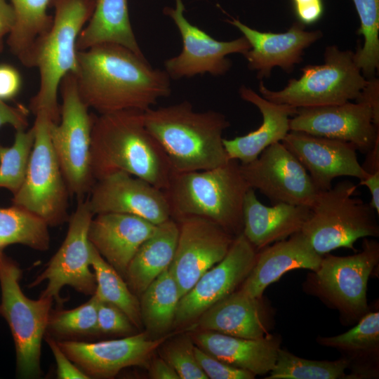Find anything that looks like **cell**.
<instances>
[{
	"label": "cell",
	"mask_w": 379,
	"mask_h": 379,
	"mask_svg": "<svg viewBox=\"0 0 379 379\" xmlns=\"http://www.w3.org/2000/svg\"><path fill=\"white\" fill-rule=\"evenodd\" d=\"M74 73L79 94L99 114L126 109L146 111L171 93V78L145 56L117 44L77 51Z\"/></svg>",
	"instance_id": "obj_1"
},
{
	"label": "cell",
	"mask_w": 379,
	"mask_h": 379,
	"mask_svg": "<svg viewBox=\"0 0 379 379\" xmlns=\"http://www.w3.org/2000/svg\"><path fill=\"white\" fill-rule=\"evenodd\" d=\"M93 214L86 200L80 199L69 218L66 237L47 267L29 284L32 288L46 281L41 296L61 305L60 293L66 286L84 295H93L96 288L95 274L91 265L92 244L88 232Z\"/></svg>",
	"instance_id": "obj_12"
},
{
	"label": "cell",
	"mask_w": 379,
	"mask_h": 379,
	"mask_svg": "<svg viewBox=\"0 0 379 379\" xmlns=\"http://www.w3.org/2000/svg\"><path fill=\"white\" fill-rule=\"evenodd\" d=\"M59 91L60 118L51 124V139L69 194L80 199L95 182L91 168L93 116L79 94L73 73L65 76Z\"/></svg>",
	"instance_id": "obj_11"
},
{
	"label": "cell",
	"mask_w": 379,
	"mask_h": 379,
	"mask_svg": "<svg viewBox=\"0 0 379 379\" xmlns=\"http://www.w3.org/2000/svg\"><path fill=\"white\" fill-rule=\"evenodd\" d=\"M105 43L124 46L144 56L131 27L128 0H96L93 12L79 35L77 49Z\"/></svg>",
	"instance_id": "obj_30"
},
{
	"label": "cell",
	"mask_w": 379,
	"mask_h": 379,
	"mask_svg": "<svg viewBox=\"0 0 379 379\" xmlns=\"http://www.w3.org/2000/svg\"><path fill=\"white\" fill-rule=\"evenodd\" d=\"M350 361L342 357L335 361H317L301 358L286 350H278L276 363L265 379H343L348 378L345 370Z\"/></svg>",
	"instance_id": "obj_35"
},
{
	"label": "cell",
	"mask_w": 379,
	"mask_h": 379,
	"mask_svg": "<svg viewBox=\"0 0 379 379\" xmlns=\"http://www.w3.org/2000/svg\"><path fill=\"white\" fill-rule=\"evenodd\" d=\"M178 233L177 221L170 218L157 225L154 232L140 245L124 276L132 292L141 295L169 267L174 257Z\"/></svg>",
	"instance_id": "obj_29"
},
{
	"label": "cell",
	"mask_w": 379,
	"mask_h": 379,
	"mask_svg": "<svg viewBox=\"0 0 379 379\" xmlns=\"http://www.w3.org/2000/svg\"><path fill=\"white\" fill-rule=\"evenodd\" d=\"M180 299L177 283L168 267L141 294L142 322L147 331L156 334L167 332L174 324Z\"/></svg>",
	"instance_id": "obj_31"
},
{
	"label": "cell",
	"mask_w": 379,
	"mask_h": 379,
	"mask_svg": "<svg viewBox=\"0 0 379 379\" xmlns=\"http://www.w3.org/2000/svg\"><path fill=\"white\" fill-rule=\"evenodd\" d=\"M176 333L150 338L147 333L95 343L57 340L68 357L90 378H110L122 369L146 366L154 351Z\"/></svg>",
	"instance_id": "obj_18"
},
{
	"label": "cell",
	"mask_w": 379,
	"mask_h": 379,
	"mask_svg": "<svg viewBox=\"0 0 379 379\" xmlns=\"http://www.w3.org/2000/svg\"><path fill=\"white\" fill-rule=\"evenodd\" d=\"M298 21L304 25L318 22L324 13L322 0H291Z\"/></svg>",
	"instance_id": "obj_44"
},
{
	"label": "cell",
	"mask_w": 379,
	"mask_h": 379,
	"mask_svg": "<svg viewBox=\"0 0 379 379\" xmlns=\"http://www.w3.org/2000/svg\"><path fill=\"white\" fill-rule=\"evenodd\" d=\"M379 262V243L364 239L362 251L347 256L323 255L318 269L308 274L304 289L338 310L347 321L368 312L367 284Z\"/></svg>",
	"instance_id": "obj_9"
},
{
	"label": "cell",
	"mask_w": 379,
	"mask_h": 379,
	"mask_svg": "<svg viewBox=\"0 0 379 379\" xmlns=\"http://www.w3.org/2000/svg\"><path fill=\"white\" fill-rule=\"evenodd\" d=\"M321 65L302 68L299 79H291L280 91L268 89L260 81L259 91L264 98L296 108L339 105L357 100L368 83L354 59V52L328 46Z\"/></svg>",
	"instance_id": "obj_7"
},
{
	"label": "cell",
	"mask_w": 379,
	"mask_h": 379,
	"mask_svg": "<svg viewBox=\"0 0 379 379\" xmlns=\"http://www.w3.org/2000/svg\"><path fill=\"white\" fill-rule=\"evenodd\" d=\"M164 346L163 359L175 371L180 379H208L199 365L191 338L182 336Z\"/></svg>",
	"instance_id": "obj_39"
},
{
	"label": "cell",
	"mask_w": 379,
	"mask_h": 379,
	"mask_svg": "<svg viewBox=\"0 0 379 379\" xmlns=\"http://www.w3.org/2000/svg\"><path fill=\"white\" fill-rule=\"evenodd\" d=\"M239 93L242 100L258 107L262 121L256 130L245 135L223 138V145L230 159L247 164L270 145L282 141L290 131V117L296 113L297 108L271 102L245 86L239 88Z\"/></svg>",
	"instance_id": "obj_25"
},
{
	"label": "cell",
	"mask_w": 379,
	"mask_h": 379,
	"mask_svg": "<svg viewBox=\"0 0 379 379\" xmlns=\"http://www.w3.org/2000/svg\"><path fill=\"white\" fill-rule=\"evenodd\" d=\"M45 340L48 345L56 362L57 378L59 379H88L90 378L62 351L58 341L46 333Z\"/></svg>",
	"instance_id": "obj_42"
},
{
	"label": "cell",
	"mask_w": 379,
	"mask_h": 379,
	"mask_svg": "<svg viewBox=\"0 0 379 379\" xmlns=\"http://www.w3.org/2000/svg\"><path fill=\"white\" fill-rule=\"evenodd\" d=\"M21 86L22 79L18 69L8 64H0V100L15 98Z\"/></svg>",
	"instance_id": "obj_43"
},
{
	"label": "cell",
	"mask_w": 379,
	"mask_h": 379,
	"mask_svg": "<svg viewBox=\"0 0 379 379\" xmlns=\"http://www.w3.org/2000/svg\"><path fill=\"white\" fill-rule=\"evenodd\" d=\"M196 359L211 379H253L255 375L249 371L232 366L204 351L197 345L194 346Z\"/></svg>",
	"instance_id": "obj_40"
},
{
	"label": "cell",
	"mask_w": 379,
	"mask_h": 379,
	"mask_svg": "<svg viewBox=\"0 0 379 379\" xmlns=\"http://www.w3.org/2000/svg\"><path fill=\"white\" fill-rule=\"evenodd\" d=\"M262 299L235 291L202 312L193 328L248 339L265 337L269 314Z\"/></svg>",
	"instance_id": "obj_24"
},
{
	"label": "cell",
	"mask_w": 379,
	"mask_h": 379,
	"mask_svg": "<svg viewBox=\"0 0 379 379\" xmlns=\"http://www.w3.org/2000/svg\"><path fill=\"white\" fill-rule=\"evenodd\" d=\"M281 143L309 172L319 191L330 189L338 177L363 180L368 176L358 161L357 148L350 142L289 131Z\"/></svg>",
	"instance_id": "obj_20"
},
{
	"label": "cell",
	"mask_w": 379,
	"mask_h": 379,
	"mask_svg": "<svg viewBox=\"0 0 379 379\" xmlns=\"http://www.w3.org/2000/svg\"><path fill=\"white\" fill-rule=\"evenodd\" d=\"M175 2L174 7L167 6L163 10L175 23L182 42L180 53L164 62V70L171 79L191 78L206 73L214 77L225 75L232 65L227 55H244L251 48L243 36L227 41L215 39L187 20L182 0Z\"/></svg>",
	"instance_id": "obj_13"
},
{
	"label": "cell",
	"mask_w": 379,
	"mask_h": 379,
	"mask_svg": "<svg viewBox=\"0 0 379 379\" xmlns=\"http://www.w3.org/2000/svg\"><path fill=\"white\" fill-rule=\"evenodd\" d=\"M310 211L307 206L286 203L264 205L249 188L244 201L242 233L260 251L301 231Z\"/></svg>",
	"instance_id": "obj_26"
},
{
	"label": "cell",
	"mask_w": 379,
	"mask_h": 379,
	"mask_svg": "<svg viewBox=\"0 0 379 379\" xmlns=\"http://www.w3.org/2000/svg\"><path fill=\"white\" fill-rule=\"evenodd\" d=\"M359 185L366 186L370 192L371 199L370 206L379 214V172L375 173L360 180Z\"/></svg>",
	"instance_id": "obj_49"
},
{
	"label": "cell",
	"mask_w": 379,
	"mask_h": 379,
	"mask_svg": "<svg viewBox=\"0 0 379 379\" xmlns=\"http://www.w3.org/2000/svg\"><path fill=\"white\" fill-rule=\"evenodd\" d=\"M22 270L0 250V314L11 329L16 354L18 375L22 378L40 376L41 342L53 300L27 297L21 289Z\"/></svg>",
	"instance_id": "obj_8"
},
{
	"label": "cell",
	"mask_w": 379,
	"mask_h": 379,
	"mask_svg": "<svg viewBox=\"0 0 379 379\" xmlns=\"http://www.w3.org/2000/svg\"><path fill=\"white\" fill-rule=\"evenodd\" d=\"M360 20L357 34L364 44L354 53V59L363 76L373 77L379 67V0H352Z\"/></svg>",
	"instance_id": "obj_37"
},
{
	"label": "cell",
	"mask_w": 379,
	"mask_h": 379,
	"mask_svg": "<svg viewBox=\"0 0 379 379\" xmlns=\"http://www.w3.org/2000/svg\"><path fill=\"white\" fill-rule=\"evenodd\" d=\"M144 121L166 154L174 173L211 169L230 160L222 134L230 123L221 112H196L185 100L147 109Z\"/></svg>",
	"instance_id": "obj_3"
},
{
	"label": "cell",
	"mask_w": 379,
	"mask_h": 379,
	"mask_svg": "<svg viewBox=\"0 0 379 379\" xmlns=\"http://www.w3.org/2000/svg\"><path fill=\"white\" fill-rule=\"evenodd\" d=\"M356 101L366 103L371 108L374 123L379 128V81L374 77L368 79V83L361 92L360 96Z\"/></svg>",
	"instance_id": "obj_46"
},
{
	"label": "cell",
	"mask_w": 379,
	"mask_h": 379,
	"mask_svg": "<svg viewBox=\"0 0 379 379\" xmlns=\"http://www.w3.org/2000/svg\"><path fill=\"white\" fill-rule=\"evenodd\" d=\"M91 265L96 281L94 295L102 302L109 303L121 310L133 326L142 325L140 301L121 275L114 270L92 245Z\"/></svg>",
	"instance_id": "obj_34"
},
{
	"label": "cell",
	"mask_w": 379,
	"mask_h": 379,
	"mask_svg": "<svg viewBox=\"0 0 379 379\" xmlns=\"http://www.w3.org/2000/svg\"><path fill=\"white\" fill-rule=\"evenodd\" d=\"M149 377L154 379H180L175 371L163 358L153 360L149 368Z\"/></svg>",
	"instance_id": "obj_48"
},
{
	"label": "cell",
	"mask_w": 379,
	"mask_h": 379,
	"mask_svg": "<svg viewBox=\"0 0 379 379\" xmlns=\"http://www.w3.org/2000/svg\"><path fill=\"white\" fill-rule=\"evenodd\" d=\"M322 257L301 231L296 232L258 251L255 264L240 290L252 298H261L266 288L287 272L317 270Z\"/></svg>",
	"instance_id": "obj_23"
},
{
	"label": "cell",
	"mask_w": 379,
	"mask_h": 379,
	"mask_svg": "<svg viewBox=\"0 0 379 379\" xmlns=\"http://www.w3.org/2000/svg\"><path fill=\"white\" fill-rule=\"evenodd\" d=\"M29 109L22 105L11 106L0 100V128L9 124L16 130L27 129Z\"/></svg>",
	"instance_id": "obj_45"
},
{
	"label": "cell",
	"mask_w": 379,
	"mask_h": 379,
	"mask_svg": "<svg viewBox=\"0 0 379 379\" xmlns=\"http://www.w3.org/2000/svg\"><path fill=\"white\" fill-rule=\"evenodd\" d=\"M290 131L343 140L367 153L379 139L370 107L361 101L297 108Z\"/></svg>",
	"instance_id": "obj_19"
},
{
	"label": "cell",
	"mask_w": 379,
	"mask_h": 379,
	"mask_svg": "<svg viewBox=\"0 0 379 379\" xmlns=\"http://www.w3.org/2000/svg\"><path fill=\"white\" fill-rule=\"evenodd\" d=\"M98 332L100 334L127 335L132 333L133 324L117 307L99 300L97 312Z\"/></svg>",
	"instance_id": "obj_41"
},
{
	"label": "cell",
	"mask_w": 379,
	"mask_h": 379,
	"mask_svg": "<svg viewBox=\"0 0 379 379\" xmlns=\"http://www.w3.org/2000/svg\"><path fill=\"white\" fill-rule=\"evenodd\" d=\"M34 140L33 127L16 130L10 147L0 145V188L13 194L21 187L27 172Z\"/></svg>",
	"instance_id": "obj_38"
},
{
	"label": "cell",
	"mask_w": 379,
	"mask_h": 379,
	"mask_svg": "<svg viewBox=\"0 0 379 379\" xmlns=\"http://www.w3.org/2000/svg\"><path fill=\"white\" fill-rule=\"evenodd\" d=\"M157 225L136 215L105 213L94 215L88 228V240L100 255L121 275L140 245Z\"/></svg>",
	"instance_id": "obj_22"
},
{
	"label": "cell",
	"mask_w": 379,
	"mask_h": 379,
	"mask_svg": "<svg viewBox=\"0 0 379 379\" xmlns=\"http://www.w3.org/2000/svg\"><path fill=\"white\" fill-rule=\"evenodd\" d=\"M357 190L354 183L345 180L318 192L301 232L319 254L339 248L356 251L359 239L379 236L375 211L356 197Z\"/></svg>",
	"instance_id": "obj_6"
},
{
	"label": "cell",
	"mask_w": 379,
	"mask_h": 379,
	"mask_svg": "<svg viewBox=\"0 0 379 379\" xmlns=\"http://www.w3.org/2000/svg\"><path fill=\"white\" fill-rule=\"evenodd\" d=\"M176 221L178 238L168 270L181 298L207 270L222 260L235 236L203 218L186 217Z\"/></svg>",
	"instance_id": "obj_15"
},
{
	"label": "cell",
	"mask_w": 379,
	"mask_h": 379,
	"mask_svg": "<svg viewBox=\"0 0 379 379\" xmlns=\"http://www.w3.org/2000/svg\"><path fill=\"white\" fill-rule=\"evenodd\" d=\"M85 303L71 310L51 311L46 333L57 340H77L98 335L99 300L93 294Z\"/></svg>",
	"instance_id": "obj_36"
},
{
	"label": "cell",
	"mask_w": 379,
	"mask_h": 379,
	"mask_svg": "<svg viewBox=\"0 0 379 379\" xmlns=\"http://www.w3.org/2000/svg\"><path fill=\"white\" fill-rule=\"evenodd\" d=\"M34 115V140L25 178L12 203L36 214L48 226H58L69 220V192L51 139L53 121L44 111Z\"/></svg>",
	"instance_id": "obj_10"
},
{
	"label": "cell",
	"mask_w": 379,
	"mask_h": 379,
	"mask_svg": "<svg viewBox=\"0 0 379 379\" xmlns=\"http://www.w3.org/2000/svg\"><path fill=\"white\" fill-rule=\"evenodd\" d=\"M91 168L95 182L123 171L163 191L174 174L164 150L145 126L144 112L138 109L93 116Z\"/></svg>",
	"instance_id": "obj_2"
},
{
	"label": "cell",
	"mask_w": 379,
	"mask_h": 379,
	"mask_svg": "<svg viewBox=\"0 0 379 379\" xmlns=\"http://www.w3.org/2000/svg\"><path fill=\"white\" fill-rule=\"evenodd\" d=\"M88 195L86 201L93 215L131 214L156 225L171 218L170 204L164 191L123 171L96 180Z\"/></svg>",
	"instance_id": "obj_17"
},
{
	"label": "cell",
	"mask_w": 379,
	"mask_h": 379,
	"mask_svg": "<svg viewBox=\"0 0 379 379\" xmlns=\"http://www.w3.org/2000/svg\"><path fill=\"white\" fill-rule=\"evenodd\" d=\"M249 188L239 161L230 159L214 168L174 173L164 192L171 218H206L237 236L242 232L244 201Z\"/></svg>",
	"instance_id": "obj_5"
},
{
	"label": "cell",
	"mask_w": 379,
	"mask_h": 379,
	"mask_svg": "<svg viewBox=\"0 0 379 379\" xmlns=\"http://www.w3.org/2000/svg\"><path fill=\"white\" fill-rule=\"evenodd\" d=\"M48 225L27 209L13 204L0 207V250L11 244H21L45 251L50 246Z\"/></svg>",
	"instance_id": "obj_33"
},
{
	"label": "cell",
	"mask_w": 379,
	"mask_h": 379,
	"mask_svg": "<svg viewBox=\"0 0 379 379\" xmlns=\"http://www.w3.org/2000/svg\"><path fill=\"white\" fill-rule=\"evenodd\" d=\"M319 344L335 348L349 359L348 378L378 376L379 312H368L347 332L331 337H318Z\"/></svg>",
	"instance_id": "obj_28"
},
{
	"label": "cell",
	"mask_w": 379,
	"mask_h": 379,
	"mask_svg": "<svg viewBox=\"0 0 379 379\" xmlns=\"http://www.w3.org/2000/svg\"><path fill=\"white\" fill-rule=\"evenodd\" d=\"M193 340L216 358L255 375L267 374L273 368L281 344L280 338L270 333L248 339L209 331H200Z\"/></svg>",
	"instance_id": "obj_27"
},
{
	"label": "cell",
	"mask_w": 379,
	"mask_h": 379,
	"mask_svg": "<svg viewBox=\"0 0 379 379\" xmlns=\"http://www.w3.org/2000/svg\"><path fill=\"white\" fill-rule=\"evenodd\" d=\"M96 0H51L54 8L50 29L34 44L23 65L36 67L39 87L31 99L34 114L44 111L54 123L60 118L58 98L60 82L77 67V42L90 19Z\"/></svg>",
	"instance_id": "obj_4"
},
{
	"label": "cell",
	"mask_w": 379,
	"mask_h": 379,
	"mask_svg": "<svg viewBox=\"0 0 379 379\" xmlns=\"http://www.w3.org/2000/svg\"><path fill=\"white\" fill-rule=\"evenodd\" d=\"M226 21L237 28L251 45L244 55L248 67L256 72L260 79L271 76L275 67L286 72H293L302 61L304 51L322 37L321 30L307 31L298 20L285 32H260L234 18Z\"/></svg>",
	"instance_id": "obj_21"
},
{
	"label": "cell",
	"mask_w": 379,
	"mask_h": 379,
	"mask_svg": "<svg viewBox=\"0 0 379 379\" xmlns=\"http://www.w3.org/2000/svg\"><path fill=\"white\" fill-rule=\"evenodd\" d=\"M240 169L248 186L273 204L310 208L319 192L306 169L281 142L265 148L254 161L240 164Z\"/></svg>",
	"instance_id": "obj_14"
},
{
	"label": "cell",
	"mask_w": 379,
	"mask_h": 379,
	"mask_svg": "<svg viewBox=\"0 0 379 379\" xmlns=\"http://www.w3.org/2000/svg\"><path fill=\"white\" fill-rule=\"evenodd\" d=\"M258 250L241 232L226 255L207 270L179 300L173 325L196 319L209 307L235 291L253 267Z\"/></svg>",
	"instance_id": "obj_16"
},
{
	"label": "cell",
	"mask_w": 379,
	"mask_h": 379,
	"mask_svg": "<svg viewBox=\"0 0 379 379\" xmlns=\"http://www.w3.org/2000/svg\"><path fill=\"white\" fill-rule=\"evenodd\" d=\"M15 22V15L11 4L7 0H0V52L4 48V38L11 32Z\"/></svg>",
	"instance_id": "obj_47"
},
{
	"label": "cell",
	"mask_w": 379,
	"mask_h": 379,
	"mask_svg": "<svg viewBox=\"0 0 379 379\" xmlns=\"http://www.w3.org/2000/svg\"><path fill=\"white\" fill-rule=\"evenodd\" d=\"M15 15L7 43L23 64L35 41L51 27L53 17L47 9L51 0H10Z\"/></svg>",
	"instance_id": "obj_32"
}]
</instances>
